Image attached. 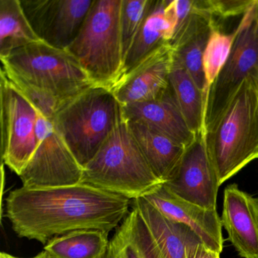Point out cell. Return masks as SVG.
Returning <instances> with one entry per match:
<instances>
[{
    "label": "cell",
    "mask_w": 258,
    "mask_h": 258,
    "mask_svg": "<svg viewBox=\"0 0 258 258\" xmlns=\"http://www.w3.org/2000/svg\"><path fill=\"white\" fill-rule=\"evenodd\" d=\"M132 200L87 184L31 189L21 187L7 199V217L20 238L47 244L81 229L109 234L130 213Z\"/></svg>",
    "instance_id": "obj_1"
},
{
    "label": "cell",
    "mask_w": 258,
    "mask_h": 258,
    "mask_svg": "<svg viewBox=\"0 0 258 258\" xmlns=\"http://www.w3.org/2000/svg\"><path fill=\"white\" fill-rule=\"evenodd\" d=\"M81 183L131 200L144 197L163 183L146 161L123 112L106 141L84 166Z\"/></svg>",
    "instance_id": "obj_2"
},
{
    "label": "cell",
    "mask_w": 258,
    "mask_h": 258,
    "mask_svg": "<svg viewBox=\"0 0 258 258\" xmlns=\"http://www.w3.org/2000/svg\"><path fill=\"white\" fill-rule=\"evenodd\" d=\"M205 138L220 185L257 159L258 87L253 75Z\"/></svg>",
    "instance_id": "obj_3"
},
{
    "label": "cell",
    "mask_w": 258,
    "mask_h": 258,
    "mask_svg": "<svg viewBox=\"0 0 258 258\" xmlns=\"http://www.w3.org/2000/svg\"><path fill=\"white\" fill-rule=\"evenodd\" d=\"M122 0H93L79 34L67 50L92 82L112 90L124 66L120 13Z\"/></svg>",
    "instance_id": "obj_4"
},
{
    "label": "cell",
    "mask_w": 258,
    "mask_h": 258,
    "mask_svg": "<svg viewBox=\"0 0 258 258\" xmlns=\"http://www.w3.org/2000/svg\"><path fill=\"white\" fill-rule=\"evenodd\" d=\"M122 116V105L111 90L93 86L67 101L52 121L84 167L106 141Z\"/></svg>",
    "instance_id": "obj_5"
},
{
    "label": "cell",
    "mask_w": 258,
    "mask_h": 258,
    "mask_svg": "<svg viewBox=\"0 0 258 258\" xmlns=\"http://www.w3.org/2000/svg\"><path fill=\"white\" fill-rule=\"evenodd\" d=\"M1 62L2 69L62 101L95 86L67 49L43 40L16 49Z\"/></svg>",
    "instance_id": "obj_6"
},
{
    "label": "cell",
    "mask_w": 258,
    "mask_h": 258,
    "mask_svg": "<svg viewBox=\"0 0 258 258\" xmlns=\"http://www.w3.org/2000/svg\"><path fill=\"white\" fill-rule=\"evenodd\" d=\"M232 51L210 89L205 112V135L220 120L244 81L258 71L256 0L237 26Z\"/></svg>",
    "instance_id": "obj_7"
},
{
    "label": "cell",
    "mask_w": 258,
    "mask_h": 258,
    "mask_svg": "<svg viewBox=\"0 0 258 258\" xmlns=\"http://www.w3.org/2000/svg\"><path fill=\"white\" fill-rule=\"evenodd\" d=\"M37 149L20 175L22 186L31 189L81 183L84 167L77 161L52 120L37 111Z\"/></svg>",
    "instance_id": "obj_8"
},
{
    "label": "cell",
    "mask_w": 258,
    "mask_h": 258,
    "mask_svg": "<svg viewBox=\"0 0 258 258\" xmlns=\"http://www.w3.org/2000/svg\"><path fill=\"white\" fill-rule=\"evenodd\" d=\"M2 159L20 176L37 149V110L1 74Z\"/></svg>",
    "instance_id": "obj_9"
},
{
    "label": "cell",
    "mask_w": 258,
    "mask_h": 258,
    "mask_svg": "<svg viewBox=\"0 0 258 258\" xmlns=\"http://www.w3.org/2000/svg\"><path fill=\"white\" fill-rule=\"evenodd\" d=\"M93 0H21L24 12L40 40L66 49L75 40Z\"/></svg>",
    "instance_id": "obj_10"
},
{
    "label": "cell",
    "mask_w": 258,
    "mask_h": 258,
    "mask_svg": "<svg viewBox=\"0 0 258 258\" xmlns=\"http://www.w3.org/2000/svg\"><path fill=\"white\" fill-rule=\"evenodd\" d=\"M163 184L187 202L217 210L220 185L208 154L205 134L196 136V140L185 148L179 165Z\"/></svg>",
    "instance_id": "obj_11"
},
{
    "label": "cell",
    "mask_w": 258,
    "mask_h": 258,
    "mask_svg": "<svg viewBox=\"0 0 258 258\" xmlns=\"http://www.w3.org/2000/svg\"><path fill=\"white\" fill-rule=\"evenodd\" d=\"M173 48L164 45L123 75L111 91L122 106L155 100L170 87Z\"/></svg>",
    "instance_id": "obj_12"
},
{
    "label": "cell",
    "mask_w": 258,
    "mask_h": 258,
    "mask_svg": "<svg viewBox=\"0 0 258 258\" xmlns=\"http://www.w3.org/2000/svg\"><path fill=\"white\" fill-rule=\"evenodd\" d=\"M143 199L166 218L189 228L205 245L221 253L223 247V226L217 210L207 209L187 202L172 192L163 183Z\"/></svg>",
    "instance_id": "obj_13"
},
{
    "label": "cell",
    "mask_w": 258,
    "mask_h": 258,
    "mask_svg": "<svg viewBox=\"0 0 258 258\" xmlns=\"http://www.w3.org/2000/svg\"><path fill=\"white\" fill-rule=\"evenodd\" d=\"M221 223L228 239L244 258H258V201L237 185L224 191Z\"/></svg>",
    "instance_id": "obj_14"
},
{
    "label": "cell",
    "mask_w": 258,
    "mask_h": 258,
    "mask_svg": "<svg viewBox=\"0 0 258 258\" xmlns=\"http://www.w3.org/2000/svg\"><path fill=\"white\" fill-rule=\"evenodd\" d=\"M215 27L218 26L214 19L202 10L195 0L192 13L175 33L170 43L173 48V58L189 74L203 94L205 87L204 52Z\"/></svg>",
    "instance_id": "obj_15"
},
{
    "label": "cell",
    "mask_w": 258,
    "mask_h": 258,
    "mask_svg": "<svg viewBox=\"0 0 258 258\" xmlns=\"http://www.w3.org/2000/svg\"><path fill=\"white\" fill-rule=\"evenodd\" d=\"M122 108L128 121L146 125L183 147H188L196 140V135L188 128L170 87L158 99Z\"/></svg>",
    "instance_id": "obj_16"
},
{
    "label": "cell",
    "mask_w": 258,
    "mask_h": 258,
    "mask_svg": "<svg viewBox=\"0 0 258 258\" xmlns=\"http://www.w3.org/2000/svg\"><path fill=\"white\" fill-rule=\"evenodd\" d=\"M176 27L173 0H152L147 16L126 54L122 77L129 73L154 51L170 43Z\"/></svg>",
    "instance_id": "obj_17"
},
{
    "label": "cell",
    "mask_w": 258,
    "mask_h": 258,
    "mask_svg": "<svg viewBox=\"0 0 258 258\" xmlns=\"http://www.w3.org/2000/svg\"><path fill=\"white\" fill-rule=\"evenodd\" d=\"M131 207L146 223L164 258H186L188 244L198 237L189 228L166 218L143 198L132 200Z\"/></svg>",
    "instance_id": "obj_18"
},
{
    "label": "cell",
    "mask_w": 258,
    "mask_h": 258,
    "mask_svg": "<svg viewBox=\"0 0 258 258\" xmlns=\"http://www.w3.org/2000/svg\"><path fill=\"white\" fill-rule=\"evenodd\" d=\"M128 123L152 171L164 183L179 165L185 148L146 125Z\"/></svg>",
    "instance_id": "obj_19"
},
{
    "label": "cell",
    "mask_w": 258,
    "mask_h": 258,
    "mask_svg": "<svg viewBox=\"0 0 258 258\" xmlns=\"http://www.w3.org/2000/svg\"><path fill=\"white\" fill-rule=\"evenodd\" d=\"M170 87L176 104L190 131L205 134V102L203 93L199 90L187 71L173 58L170 75Z\"/></svg>",
    "instance_id": "obj_20"
},
{
    "label": "cell",
    "mask_w": 258,
    "mask_h": 258,
    "mask_svg": "<svg viewBox=\"0 0 258 258\" xmlns=\"http://www.w3.org/2000/svg\"><path fill=\"white\" fill-rule=\"evenodd\" d=\"M107 232L81 229L48 241L44 250L53 258H104L109 246Z\"/></svg>",
    "instance_id": "obj_21"
},
{
    "label": "cell",
    "mask_w": 258,
    "mask_h": 258,
    "mask_svg": "<svg viewBox=\"0 0 258 258\" xmlns=\"http://www.w3.org/2000/svg\"><path fill=\"white\" fill-rule=\"evenodd\" d=\"M39 41L41 40L31 27L21 0H0V59Z\"/></svg>",
    "instance_id": "obj_22"
},
{
    "label": "cell",
    "mask_w": 258,
    "mask_h": 258,
    "mask_svg": "<svg viewBox=\"0 0 258 258\" xmlns=\"http://www.w3.org/2000/svg\"><path fill=\"white\" fill-rule=\"evenodd\" d=\"M235 37V30L231 34H226L220 31V27H215L211 33L203 55V72L205 81L204 97L205 102H207L210 89L229 58Z\"/></svg>",
    "instance_id": "obj_23"
},
{
    "label": "cell",
    "mask_w": 258,
    "mask_h": 258,
    "mask_svg": "<svg viewBox=\"0 0 258 258\" xmlns=\"http://www.w3.org/2000/svg\"><path fill=\"white\" fill-rule=\"evenodd\" d=\"M1 74L8 80L9 82L22 93L45 117L53 120L58 110L67 101H62L53 95L42 89L34 87L26 81L20 79L11 72L1 68Z\"/></svg>",
    "instance_id": "obj_24"
},
{
    "label": "cell",
    "mask_w": 258,
    "mask_h": 258,
    "mask_svg": "<svg viewBox=\"0 0 258 258\" xmlns=\"http://www.w3.org/2000/svg\"><path fill=\"white\" fill-rule=\"evenodd\" d=\"M152 3V0H122L120 28L124 61Z\"/></svg>",
    "instance_id": "obj_25"
},
{
    "label": "cell",
    "mask_w": 258,
    "mask_h": 258,
    "mask_svg": "<svg viewBox=\"0 0 258 258\" xmlns=\"http://www.w3.org/2000/svg\"><path fill=\"white\" fill-rule=\"evenodd\" d=\"M255 0H199L201 8L215 19H227L244 16Z\"/></svg>",
    "instance_id": "obj_26"
},
{
    "label": "cell",
    "mask_w": 258,
    "mask_h": 258,
    "mask_svg": "<svg viewBox=\"0 0 258 258\" xmlns=\"http://www.w3.org/2000/svg\"><path fill=\"white\" fill-rule=\"evenodd\" d=\"M104 258H144L131 238L124 220L110 240L108 251Z\"/></svg>",
    "instance_id": "obj_27"
},
{
    "label": "cell",
    "mask_w": 258,
    "mask_h": 258,
    "mask_svg": "<svg viewBox=\"0 0 258 258\" xmlns=\"http://www.w3.org/2000/svg\"><path fill=\"white\" fill-rule=\"evenodd\" d=\"M220 254L205 245L199 237H196L188 244L186 258H220Z\"/></svg>",
    "instance_id": "obj_28"
},
{
    "label": "cell",
    "mask_w": 258,
    "mask_h": 258,
    "mask_svg": "<svg viewBox=\"0 0 258 258\" xmlns=\"http://www.w3.org/2000/svg\"><path fill=\"white\" fill-rule=\"evenodd\" d=\"M33 258H53L52 256H51L49 254V253H47V252L45 251V250H43V251L40 252V253H38V254L37 255V256H34V257Z\"/></svg>",
    "instance_id": "obj_29"
},
{
    "label": "cell",
    "mask_w": 258,
    "mask_h": 258,
    "mask_svg": "<svg viewBox=\"0 0 258 258\" xmlns=\"http://www.w3.org/2000/svg\"><path fill=\"white\" fill-rule=\"evenodd\" d=\"M0 258H22L18 257V256H13V255L10 254V253H5V252H2L0 254Z\"/></svg>",
    "instance_id": "obj_30"
},
{
    "label": "cell",
    "mask_w": 258,
    "mask_h": 258,
    "mask_svg": "<svg viewBox=\"0 0 258 258\" xmlns=\"http://www.w3.org/2000/svg\"><path fill=\"white\" fill-rule=\"evenodd\" d=\"M256 13H257V20H258V0H256Z\"/></svg>",
    "instance_id": "obj_31"
},
{
    "label": "cell",
    "mask_w": 258,
    "mask_h": 258,
    "mask_svg": "<svg viewBox=\"0 0 258 258\" xmlns=\"http://www.w3.org/2000/svg\"><path fill=\"white\" fill-rule=\"evenodd\" d=\"M257 201H258V199H257Z\"/></svg>",
    "instance_id": "obj_32"
}]
</instances>
